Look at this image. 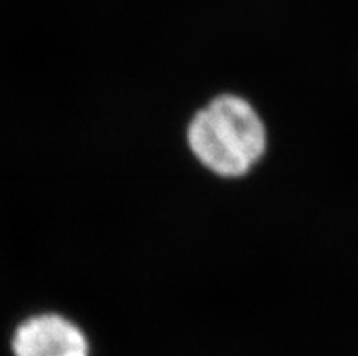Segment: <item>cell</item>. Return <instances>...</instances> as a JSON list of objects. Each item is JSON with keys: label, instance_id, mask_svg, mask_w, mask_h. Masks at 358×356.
Returning a JSON list of instances; mask_svg holds the SVG:
<instances>
[{"label": "cell", "instance_id": "cell-1", "mask_svg": "<svg viewBox=\"0 0 358 356\" xmlns=\"http://www.w3.org/2000/svg\"><path fill=\"white\" fill-rule=\"evenodd\" d=\"M187 145L206 169L222 178H238L264 157L268 131L259 111L244 97L224 93L193 115Z\"/></svg>", "mask_w": 358, "mask_h": 356}, {"label": "cell", "instance_id": "cell-2", "mask_svg": "<svg viewBox=\"0 0 358 356\" xmlns=\"http://www.w3.org/2000/svg\"><path fill=\"white\" fill-rule=\"evenodd\" d=\"M15 356H90V342L75 322L42 313L18 325L11 340Z\"/></svg>", "mask_w": 358, "mask_h": 356}]
</instances>
